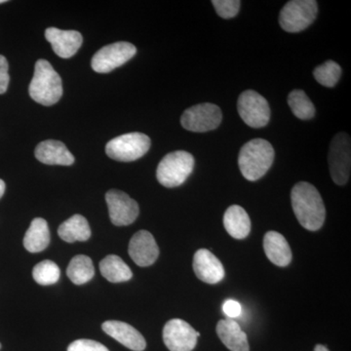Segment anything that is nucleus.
<instances>
[{"mask_svg":"<svg viewBox=\"0 0 351 351\" xmlns=\"http://www.w3.org/2000/svg\"><path fill=\"white\" fill-rule=\"evenodd\" d=\"M6 0H0V4H2V3H5Z\"/></svg>","mask_w":351,"mask_h":351,"instance_id":"nucleus-34","label":"nucleus"},{"mask_svg":"<svg viewBox=\"0 0 351 351\" xmlns=\"http://www.w3.org/2000/svg\"><path fill=\"white\" fill-rule=\"evenodd\" d=\"M8 62L6 58L0 55V94H4L8 88L9 77L8 75Z\"/></svg>","mask_w":351,"mask_h":351,"instance_id":"nucleus-30","label":"nucleus"},{"mask_svg":"<svg viewBox=\"0 0 351 351\" xmlns=\"http://www.w3.org/2000/svg\"><path fill=\"white\" fill-rule=\"evenodd\" d=\"M314 351H329V350L325 346L317 345L314 348Z\"/></svg>","mask_w":351,"mask_h":351,"instance_id":"nucleus-33","label":"nucleus"},{"mask_svg":"<svg viewBox=\"0 0 351 351\" xmlns=\"http://www.w3.org/2000/svg\"><path fill=\"white\" fill-rule=\"evenodd\" d=\"M61 276V270L57 263L46 260L38 263L32 269V277L39 285L49 286L56 284Z\"/></svg>","mask_w":351,"mask_h":351,"instance_id":"nucleus-26","label":"nucleus"},{"mask_svg":"<svg viewBox=\"0 0 351 351\" xmlns=\"http://www.w3.org/2000/svg\"><path fill=\"white\" fill-rule=\"evenodd\" d=\"M0 348H1V345H0Z\"/></svg>","mask_w":351,"mask_h":351,"instance_id":"nucleus-35","label":"nucleus"},{"mask_svg":"<svg viewBox=\"0 0 351 351\" xmlns=\"http://www.w3.org/2000/svg\"><path fill=\"white\" fill-rule=\"evenodd\" d=\"M58 234L61 239L68 243L87 241L91 237V228L84 217L82 215H75L59 226Z\"/></svg>","mask_w":351,"mask_h":351,"instance_id":"nucleus-22","label":"nucleus"},{"mask_svg":"<svg viewBox=\"0 0 351 351\" xmlns=\"http://www.w3.org/2000/svg\"><path fill=\"white\" fill-rule=\"evenodd\" d=\"M106 200L110 219L113 225L129 226L137 219L140 213L138 203L127 193L117 189H112L106 195Z\"/></svg>","mask_w":351,"mask_h":351,"instance_id":"nucleus-12","label":"nucleus"},{"mask_svg":"<svg viewBox=\"0 0 351 351\" xmlns=\"http://www.w3.org/2000/svg\"><path fill=\"white\" fill-rule=\"evenodd\" d=\"M199 332L184 320L172 319L163 329V341L170 351H193L197 343Z\"/></svg>","mask_w":351,"mask_h":351,"instance_id":"nucleus-11","label":"nucleus"},{"mask_svg":"<svg viewBox=\"0 0 351 351\" xmlns=\"http://www.w3.org/2000/svg\"><path fill=\"white\" fill-rule=\"evenodd\" d=\"M293 211L302 228L311 232L320 230L326 218V209L319 191L306 182L295 184L291 191Z\"/></svg>","mask_w":351,"mask_h":351,"instance_id":"nucleus-1","label":"nucleus"},{"mask_svg":"<svg viewBox=\"0 0 351 351\" xmlns=\"http://www.w3.org/2000/svg\"><path fill=\"white\" fill-rule=\"evenodd\" d=\"M217 334L230 351H249L248 338L246 332L241 329L239 323L232 319L219 321Z\"/></svg>","mask_w":351,"mask_h":351,"instance_id":"nucleus-19","label":"nucleus"},{"mask_svg":"<svg viewBox=\"0 0 351 351\" xmlns=\"http://www.w3.org/2000/svg\"><path fill=\"white\" fill-rule=\"evenodd\" d=\"M288 105L298 119L309 120L315 115V108L313 101L302 90H293L289 94Z\"/></svg>","mask_w":351,"mask_h":351,"instance_id":"nucleus-25","label":"nucleus"},{"mask_svg":"<svg viewBox=\"0 0 351 351\" xmlns=\"http://www.w3.org/2000/svg\"><path fill=\"white\" fill-rule=\"evenodd\" d=\"M195 157L188 152H170L163 157L156 170L157 181L165 188L181 186L193 173Z\"/></svg>","mask_w":351,"mask_h":351,"instance_id":"nucleus-4","label":"nucleus"},{"mask_svg":"<svg viewBox=\"0 0 351 351\" xmlns=\"http://www.w3.org/2000/svg\"><path fill=\"white\" fill-rule=\"evenodd\" d=\"M29 92L32 100L46 107L55 105L62 98V78L49 62L43 59L36 62Z\"/></svg>","mask_w":351,"mask_h":351,"instance_id":"nucleus-3","label":"nucleus"},{"mask_svg":"<svg viewBox=\"0 0 351 351\" xmlns=\"http://www.w3.org/2000/svg\"><path fill=\"white\" fill-rule=\"evenodd\" d=\"M151 138L138 132L124 134L112 138L106 147L108 156L113 160L131 162L145 156L151 147Z\"/></svg>","mask_w":351,"mask_h":351,"instance_id":"nucleus-5","label":"nucleus"},{"mask_svg":"<svg viewBox=\"0 0 351 351\" xmlns=\"http://www.w3.org/2000/svg\"><path fill=\"white\" fill-rule=\"evenodd\" d=\"M129 256L138 267L154 265L159 256V249L154 235L147 230H140L129 242Z\"/></svg>","mask_w":351,"mask_h":351,"instance_id":"nucleus-13","label":"nucleus"},{"mask_svg":"<svg viewBox=\"0 0 351 351\" xmlns=\"http://www.w3.org/2000/svg\"><path fill=\"white\" fill-rule=\"evenodd\" d=\"M66 276L75 285L89 282L95 276L93 262L85 255H77L69 263Z\"/></svg>","mask_w":351,"mask_h":351,"instance_id":"nucleus-24","label":"nucleus"},{"mask_svg":"<svg viewBox=\"0 0 351 351\" xmlns=\"http://www.w3.org/2000/svg\"><path fill=\"white\" fill-rule=\"evenodd\" d=\"M45 38L49 41L55 54L63 59H69L75 55L83 43L80 32L63 31L57 27H48L45 31Z\"/></svg>","mask_w":351,"mask_h":351,"instance_id":"nucleus-15","label":"nucleus"},{"mask_svg":"<svg viewBox=\"0 0 351 351\" xmlns=\"http://www.w3.org/2000/svg\"><path fill=\"white\" fill-rule=\"evenodd\" d=\"M223 119L221 108L214 104L205 103L184 110L181 124L186 130L203 133L218 128Z\"/></svg>","mask_w":351,"mask_h":351,"instance_id":"nucleus-9","label":"nucleus"},{"mask_svg":"<svg viewBox=\"0 0 351 351\" xmlns=\"http://www.w3.org/2000/svg\"><path fill=\"white\" fill-rule=\"evenodd\" d=\"M193 269L197 278L207 284L221 282L225 277L223 263L207 249H200L193 257Z\"/></svg>","mask_w":351,"mask_h":351,"instance_id":"nucleus-14","label":"nucleus"},{"mask_svg":"<svg viewBox=\"0 0 351 351\" xmlns=\"http://www.w3.org/2000/svg\"><path fill=\"white\" fill-rule=\"evenodd\" d=\"M263 250L267 258L277 267H287L292 261V251L281 233L269 232L263 237Z\"/></svg>","mask_w":351,"mask_h":351,"instance_id":"nucleus-18","label":"nucleus"},{"mask_svg":"<svg viewBox=\"0 0 351 351\" xmlns=\"http://www.w3.org/2000/svg\"><path fill=\"white\" fill-rule=\"evenodd\" d=\"M68 351H110L105 346L92 339H77L69 346Z\"/></svg>","mask_w":351,"mask_h":351,"instance_id":"nucleus-29","label":"nucleus"},{"mask_svg":"<svg viewBox=\"0 0 351 351\" xmlns=\"http://www.w3.org/2000/svg\"><path fill=\"white\" fill-rule=\"evenodd\" d=\"M212 4L219 17L223 18V19H232L239 14L241 1L239 0H213Z\"/></svg>","mask_w":351,"mask_h":351,"instance_id":"nucleus-28","label":"nucleus"},{"mask_svg":"<svg viewBox=\"0 0 351 351\" xmlns=\"http://www.w3.org/2000/svg\"><path fill=\"white\" fill-rule=\"evenodd\" d=\"M4 193H5V182L2 181L1 179H0V198L3 196Z\"/></svg>","mask_w":351,"mask_h":351,"instance_id":"nucleus-32","label":"nucleus"},{"mask_svg":"<svg viewBox=\"0 0 351 351\" xmlns=\"http://www.w3.org/2000/svg\"><path fill=\"white\" fill-rule=\"evenodd\" d=\"M101 329L115 341H119L129 350L143 351L147 348V343L143 335L138 330L121 321H106Z\"/></svg>","mask_w":351,"mask_h":351,"instance_id":"nucleus-16","label":"nucleus"},{"mask_svg":"<svg viewBox=\"0 0 351 351\" xmlns=\"http://www.w3.org/2000/svg\"><path fill=\"white\" fill-rule=\"evenodd\" d=\"M137 53L132 43L120 41L101 48L92 59L91 66L96 73H108L130 61Z\"/></svg>","mask_w":351,"mask_h":351,"instance_id":"nucleus-10","label":"nucleus"},{"mask_svg":"<svg viewBox=\"0 0 351 351\" xmlns=\"http://www.w3.org/2000/svg\"><path fill=\"white\" fill-rule=\"evenodd\" d=\"M34 154L38 161L47 165L69 166L75 163V157L60 141H44L36 147Z\"/></svg>","mask_w":351,"mask_h":351,"instance_id":"nucleus-17","label":"nucleus"},{"mask_svg":"<svg viewBox=\"0 0 351 351\" xmlns=\"http://www.w3.org/2000/svg\"><path fill=\"white\" fill-rule=\"evenodd\" d=\"M223 311L230 319L239 317L242 311L241 304L234 300H228L223 304Z\"/></svg>","mask_w":351,"mask_h":351,"instance_id":"nucleus-31","label":"nucleus"},{"mask_svg":"<svg viewBox=\"0 0 351 351\" xmlns=\"http://www.w3.org/2000/svg\"><path fill=\"white\" fill-rule=\"evenodd\" d=\"M317 12V2L314 0H292L280 11L279 24L285 32H300L313 24Z\"/></svg>","mask_w":351,"mask_h":351,"instance_id":"nucleus-6","label":"nucleus"},{"mask_svg":"<svg viewBox=\"0 0 351 351\" xmlns=\"http://www.w3.org/2000/svg\"><path fill=\"white\" fill-rule=\"evenodd\" d=\"M100 270L101 276L112 283L126 282L133 276L130 267L117 255H108L101 260Z\"/></svg>","mask_w":351,"mask_h":351,"instance_id":"nucleus-23","label":"nucleus"},{"mask_svg":"<svg viewBox=\"0 0 351 351\" xmlns=\"http://www.w3.org/2000/svg\"><path fill=\"white\" fill-rule=\"evenodd\" d=\"M223 226L228 234L235 239H246L251 232V219L239 205H232L226 209Z\"/></svg>","mask_w":351,"mask_h":351,"instance_id":"nucleus-20","label":"nucleus"},{"mask_svg":"<svg viewBox=\"0 0 351 351\" xmlns=\"http://www.w3.org/2000/svg\"><path fill=\"white\" fill-rule=\"evenodd\" d=\"M237 110L245 123L252 128H263L269 122V103L262 95L254 90H246L240 95L237 101Z\"/></svg>","mask_w":351,"mask_h":351,"instance_id":"nucleus-8","label":"nucleus"},{"mask_svg":"<svg viewBox=\"0 0 351 351\" xmlns=\"http://www.w3.org/2000/svg\"><path fill=\"white\" fill-rule=\"evenodd\" d=\"M49 243L50 232L47 221L43 218L32 219L24 237L25 250L29 253H39L45 250Z\"/></svg>","mask_w":351,"mask_h":351,"instance_id":"nucleus-21","label":"nucleus"},{"mask_svg":"<svg viewBox=\"0 0 351 351\" xmlns=\"http://www.w3.org/2000/svg\"><path fill=\"white\" fill-rule=\"evenodd\" d=\"M328 162L335 184H346L350 180L351 171V142L348 134L339 133L332 138Z\"/></svg>","mask_w":351,"mask_h":351,"instance_id":"nucleus-7","label":"nucleus"},{"mask_svg":"<svg viewBox=\"0 0 351 351\" xmlns=\"http://www.w3.org/2000/svg\"><path fill=\"white\" fill-rule=\"evenodd\" d=\"M341 75V66L334 61L325 62L313 71L316 82L325 87H334L338 83Z\"/></svg>","mask_w":351,"mask_h":351,"instance_id":"nucleus-27","label":"nucleus"},{"mask_svg":"<svg viewBox=\"0 0 351 351\" xmlns=\"http://www.w3.org/2000/svg\"><path fill=\"white\" fill-rule=\"evenodd\" d=\"M271 144L263 138H254L241 147L239 166L242 175L248 181L255 182L267 174L274 160Z\"/></svg>","mask_w":351,"mask_h":351,"instance_id":"nucleus-2","label":"nucleus"}]
</instances>
